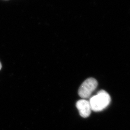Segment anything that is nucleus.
<instances>
[{
    "mask_svg": "<svg viewBox=\"0 0 130 130\" xmlns=\"http://www.w3.org/2000/svg\"><path fill=\"white\" fill-rule=\"evenodd\" d=\"M111 98L109 94L104 90H101L90 98L89 102L92 110L101 111L106 108L110 104Z\"/></svg>",
    "mask_w": 130,
    "mask_h": 130,
    "instance_id": "f257e3e1",
    "label": "nucleus"
},
{
    "mask_svg": "<svg viewBox=\"0 0 130 130\" xmlns=\"http://www.w3.org/2000/svg\"><path fill=\"white\" fill-rule=\"evenodd\" d=\"M98 85V82L95 79L90 78L86 79L79 88L78 93L79 96L84 99L89 98Z\"/></svg>",
    "mask_w": 130,
    "mask_h": 130,
    "instance_id": "f03ea898",
    "label": "nucleus"
},
{
    "mask_svg": "<svg viewBox=\"0 0 130 130\" xmlns=\"http://www.w3.org/2000/svg\"><path fill=\"white\" fill-rule=\"evenodd\" d=\"M76 107L82 117L87 118L90 115L92 109L88 101L85 99L79 100L76 103Z\"/></svg>",
    "mask_w": 130,
    "mask_h": 130,
    "instance_id": "7ed1b4c3",
    "label": "nucleus"
},
{
    "mask_svg": "<svg viewBox=\"0 0 130 130\" xmlns=\"http://www.w3.org/2000/svg\"><path fill=\"white\" fill-rule=\"evenodd\" d=\"M1 68H2V65H1V63L0 62V70L1 69Z\"/></svg>",
    "mask_w": 130,
    "mask_h": 130,
    "instance_id": "20e7f679",
    "label": "nucleus"
}]
</instances>
